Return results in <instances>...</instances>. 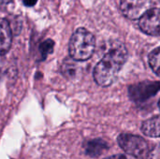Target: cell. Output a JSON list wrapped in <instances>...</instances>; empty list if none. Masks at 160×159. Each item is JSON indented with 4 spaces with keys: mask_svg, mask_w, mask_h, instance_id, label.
<instances>
[{
    "mask_svg": "<svg viewBox=\"0 0 160 159\" xmlns=\"http://www.w3.org/2000/svg\"><path fill=\"white\" fill-rule=\"evenodd\" d=\"M127 59L128 52L123 45L111 49L94 68L93 75L96 82L102 87L112 85Z\"/></svg>",
    "mask_w": 160,
    "mask_h": 159,
    "instance_id": "cell-1",
    "label": "cell"
},
{
    "mask_svg": "<svg viewBox=\"0 0 160 159\" xmlns=\"http://www.w3.org/2000/svg\"><path fill=\"white\" fill-rule=\"evenodd\" d=\"M96 48L95 36L85 28H78L70 37L68 52L71 59L86 61L94 53Z\"/></svg>",
    "mask_w": 160,
    "mask_h": 159,
    "instance_id": "cell-2",
    "label": "cell"
},
{
    "mask_svg": "<svg viewBox=\"0 0 160 159\" xmlns=\"http://www.w3.org/2000/svg\"><path fill=\"white\" fill-rule=\"evenodd\" d=\"M117 142L119 146L127 155L136 158L144 157L148 152L147 142L142 137L128 133H122L118 136Z\"/></svg>",
    "mask_w": 160,
    "mask_h": 159,
    "instance_id": "cell-3",
    "label": "cell"
},
{
    "mask_svg": "<svg viewBox=\"0 0 160 159\" xmlns=\"http://www.w3.org/2000/svg\"><path fill=\"white\" fill-rule=\"evenodd\" d=\"M140 29L150 36H160V8L152 7L139 19Z\"/></svg>",
    "mask_w": 160,
    "mask_h": 159,
    "instance_id": "cell-4",
    "label": "cell"
},
{
    "mask_svg": "<svg viewBox=\"0 0 160 159\" xmlns=\"http://www.w3.org/2000/svg\"><path fill=\"white\" fill-rule=\"evenodd\" d=\"M159 90L158 82H143L129 87V97L134 101L142 102L154 97Z\"/></svg>",
    "mask_w": 160,
    "mask_h": 159,
    "instance_id": "cell-5",
    "label": "cell"
},
{
    "mask_svg": "<svg viewBox=\"0 0 160 159\" xmlns=\"http://www.w3.org/2000/svg\"><path fill=\"white\" fill-rule=\"evenodd\" d=\"M152 0H121L122 13L130 20L140 19L151 7Z\"/></svg>",
    "mask_w": 160,
    "mask_h": 159,
    "instance_id": "cell-6",
    "label": "cell"
},
{
    "mask_svg": "<svg viewBox=\"0 0 160 159\" xmlns=\"http://www.w3.org/2000/svg\"><path fill=\"white\" fill-rule=\"evenodd\" d=\"M12 35L13 32L9 21L0 19V55H4L9 51L12 42Z\"/></svg>",
    "mask_w": 160,
    "mask_h": 159,
    "instance_id": "cell-7",
    "label": "cell"
},
{
    "mask_svg": "<svg viewBox=\"0 0 160 159\" xmlns=\"http://www.w3.org/2000/svg\"><path fill=\"white\" fill-rule=\"evenodd\" d=\"M142 132L151 138L160 137V115L154 116L142 123Z\"/></svg>",
    "mask_w": 160,
    "mask_h": 159,
    "instance_id": "cell-8",
    "label": "cell"
},
{
    "mask_svg": "<svg viewBox=\"0 0 160 159\" xmlns=\"http://www.w3.org/2000/svg\"><path fill=\"white\" fill-rule=\"evenodd\" d=\"M84 149H85V153L87 156L91 157H98L105 150L108 149V144L106 142L100 139H96V140H91L87 142L84 144Z\"/></svg>",
    "mask_w": 160,
    "mask_h": 159,
    "instance_id": "cell-9",
    "label": "cell"
},
{
    "mask_svg": "<svg viewBox=\"0 0 160 159\" xmlns=\"http://www.w3.org/2000/svg\"><path fill=\"white\" fill-rule=\"evenodd\" d=\"M148 61L152 70L160 77V47L156 48L149 53Z\"/></svg>",
    "mask_w": 160,
    "mask_h": 159,
    "instance_id": "cell-10",
    "label": "cell"
},
{
    "mask_svg": "<svg viewBox=\"0 0 160 159\" xmlns=\"http://www.w3.org/2000/svg\"><path fill=\"white\" fill-rule=\"evenodd\" d=\"M75 60H66L62 66V72L64 73V75L66 77H72L74 76V72H76L77 70V66L74 63Z\"/></svg>",
    "mask_w": 160,
    "mask_h": 159,
    "instance_id": "cell-11",
    "label": "cell"
},
{
    "mask_svg": "<svg viewBox=\"0 0 160 159\" xmlns=\"http://www.w3.org/2000/svg\"><path fill=\"white\" fill-rule=\"evenodd\" d=\"M53 46H54V42L52 39H47L44 42L41 43L40 45V52L42 54V56L45 58L49 53H51L53 50Z\"/></svg>",
    "mask_w": 160,
    "mask_h": 159,
    "instance_id": "cell-12",
    "label": "cell"
},
{
    "mask_svg": "<svg viewBox=\"0 0 160 159\" xmlns=\"http://www.w3.org/2000/svg\"><path fill=\"white\" fill-rule=\"evenodd\" d=\"M146 159H160V143L155 145L153 149L147 153Z\"/></svg>",
    "mask_w": 160,
    "mask_h": 159,
    "instance_id": "cell-13",
    "label": "cell"
},
{
    "mask_svg": "<svg viewBox=\"0 0 160 159\" xmlns=\"http://www.w3.org/2000/svg\"><path fill=\"white\" fill-rule=\"evenodd\" d=\"M105 159H138L134 157H131L129 155H127V154H120V155H114V156H112V157H109L108 158Z\"/></svg>",
    "mask_w": 160,
    "mask_h": 159,
    "instance_id": "cell-14",
    "label": "cell"
},
{
    "mask_svg": "<svg viewBox=\"0 0 160 159\" xmlns=\"http://www.w3.org/2000/svg\"><path fill=\"white\" fill-rule=\"evenodd\" d=\"M25 7H33L37 4L38 0H22Z\"/></svg>",
    "mask_w": 160,
    "mask_h": 159,
    "instance_id": "cell-15",
    "label": "cell"
},
{
    "mask_svg": "<svg viewBox=\"0 0 160 159\" xmlns=\"http://www.w3.org/2000/svg\"><path fill=\"white\" fill-rule=\"evenodd\" d=\"M12 0H0V5H7L9 2H11Z\"/></svg>",
    "mask_w": 160,
    "mask_h": 159,
    "instance_id": "cell-16",
    "label": "cell"
},
{
    "mask_svg": "<svg viewBox=\"0 0 160 159\" xmlns=\"http://www.w3.org/2000/svg\"><path fill=\"white\" fill-rule=\"evenodd\" d=\"M158 106H159V109H160V100L158 101Z\"/></svg>",
    "mask_w": 160,
    "mask_h": 159,
    "instance_id": "cell-17",
    "label": "cell"
}]
</instances>
